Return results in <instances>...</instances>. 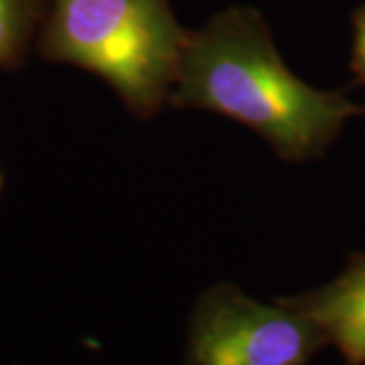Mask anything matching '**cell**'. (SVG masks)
<instances>
[{"label":"cell","instance_id":"cell-7","mask_svg":"<svg viewBox=\"0 0 365 365\" xmlns=\"http://www.w3.org/2000/svg\"><path fill=\"white\" fill-rule=\"evenodd\" d=\"M0 187H2V173H0Z\"/></svg>","mask_w":365,"mask_h":365},{"label":"cell","instance_id":"cell-4","mask_svg":"<svg viewBox=\"0 0 365 365\" xmlns=\"http://www.w3.org/2000/svg\"><path fill=\"white\" fill-rule=\"evenodd\" d=\"M321 329L347 365H365V258H355L333 282L284 299Z\"/></svg>","mask_w":365,"mask_h":365},{"label":"cell","instance_id":"cell-6","mask_svg":"<svg viewBox=\"0 0 365 365\" xmlns=\"http://www.w3.org/2000/svg\"><path fill=\"white\" fill-rule=\"evenodd\" d=\"M355 31H353V57L351 69L357 79L365 86V6L355 13Z\"/></svg>","mask_w":365,"mask_h":365},{"label":"cell","instance_id":"cell-1","mask_svg":"<svg viewBox=\"0 0 365 365\" xmlns=\"http://www.w3.org/2000/svg\"><path fill=\"white\" fill-rule=\"evenodd\" d=\"M169 102L232 118L294 163L323 155L361 112L339 91L317 90L297 78L260 14L240 9L187 37Z\"/></svg>","mask_w":365,"mask_h":365},{"label":"cell","instance_id":"cell-2","mask_svg":"<svg viewBox=\"0 0 365 365\" xmlns=\"http://www.w3.org/2000/svg\"><path fill=\"white\" fill-rule=\"evenodd\" d=\"M187 37L169 0H53L41 53L96 73L148 120L169 102Z\"/></svg>","mask_w":365,"mask_h":365},{"label":"cell","instance_id":"cell-3","mask_svg":"<svg viewBox=\"0 0 365 365\" xmlns=\"http://www.w3.org/2000/svg\"><path fill=\"white\" fill-rule=\"evenodd\" d=\"M325 345L321 329L284 299L268 304L222 282L197 299L182 365H309Z\"/></svg>","mask_w":365,"mask_h":365},{"label":"cell","instance_id":"cell-5","mask_svg":"<svg viewBox=\"0 0 365 365\" xmlns=\"http://www.w3.org/2000/svg\"><path fill=\"white\" fill-rule=\"evenodd\" d=\"M33 0H0V67H16L33 31Z\"/></svg>","mask_w":365,"mask_h":365}]
</instances>
